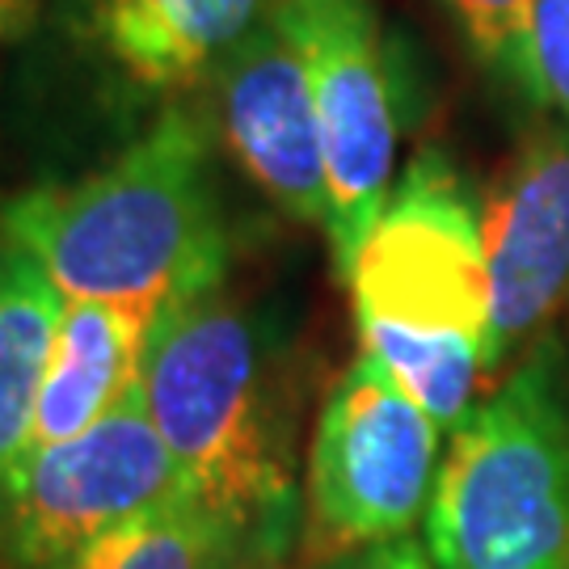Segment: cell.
<instances>
[{
  "mask_svg": "<svg viewBox=\"0 0 569 569\" xmlns=\"http://www.w3.org/2000/svg\"><path fill=\"white\" fill-rule=\"evenodd\" d=\"M0 241L34 258L63 300H106L161 317L169 305L224 283L228 232L207 114L169 106L89 178L9 199Z\"/></svg>",
  "mask_w": 569,
  "mask_h": 569,
  "instance_id": "obj_1",
  "label": "cell"
},
{
  "mask_svg": "<svg viewBox=\"0 0 569 569\" xmlns=\"http://www.w3.org/2000/svg\"><path fill=\"white\" fill-rule=\"evenodd\" d=\"M140 397L186 493L253 557H283L296 528L291 406L262 312L228 283L169 305L148 338Z\"/></svg>",
  "mask_w": 569,
  "mask_h": 569,
  "instance_id": "obj_2",
  "label": "cell"
},
{
  "mask_svg": "<svg viewBox=\"0 0 569 569\" xmlns=\"http://www.w3.org/2000/svg\"><path fill=\"white\" fill-rule=\"evenodd\" d=\"M427 549L435 569H569V380L552 338L451 435Z\"/></svg>",
  "mask_w": 569,
  "mask_h": 569,
  "instance_id": "obj_3",
  "label": "cell"
},
{
  "mask_svg": "<svg viewBox=\"0 0 569 569\" xmlns=\"http://www.w3.org/2000/svg\"><path fill=\"white\" fill-rule=\"evenodd\" d=\"M448 430L359 355L329 388L308 448L305 523L312 566L338 552L413 536L430 510Z\"/></svg>",
  "mask_w": 569,
  "mask_h": 569,
  "instance_id": "obj_4",
  "label": "cell"
},
{
  "mask_svg": "<svg viewBox=\"0 0 569 569\" xmlns=\"http://www.w3.org/2000/svg\"><path fill=\"white\" fill-rule=\"evenodd\" d=\"M359 342L427 338L486 350V216L443 152H418L346 274Z\"/></svg>",
  "mask_w": 569,
  "mask_h": 569,
  "instance_id": "obj_5",
  "label": "cell"
},
{
  "mask_svg": "<svg viewBox=\"0 0 569 569\" xmlns=\"http://www.w3.org/2000/svg\"><path fill=\"white\" fill-rule=\"evenodd\" d=\"M190 498L178 460L152 427L143 397L77 439L26 456L0 486V557L13 569H51L114 528Z\"/></svg>",
  "mask_w": 569,
  "mask_h": 569,
  "instance_id": "obj_6",
  "label": "cell"
},
{
  "mask_svg": "<svg viewBox=\"0 0 569 569\" xmlns=\"http://www.w3.org/2000/svg\"><path fill=\"white\" fill-rule=\"evenodd\" d=\"M312 84L329 164V253L338 274L363 249L392 194L397 93L376 0H274Z\"/></svg>",
  "mask_w": 569,
  "mask_h": 569,
  "instance_id": "obj_7",
  "label": "cell"
},
{
  "mask_svg": "<svg viewBox=\"0 0 569 569\" xmlns=\"http://www.w3.org/2000/svg\"><path fill=\"white\" fill-rule=\"evenodd\" d=\"M486 380L540 342L569 291V122L549 119L519 143L486 211Z\"/></svg>",
  "mask_w": 569,
  "mask_h": 569,
  "instance_id": "obj_8",
  "label": "cell"
},
{
  "mask_svg": "<svg viewBox=\"0 0 569 569\" xmlns=\"http://www.w3.org/2000/svg\"><path fill=\"white\" fill-rule=\"evenodd\" d=\"M220 127L241 169L296 224L329 228L326 136L296 39L279 13L249 34L211 77Z\"/></svg>",
  "mask_w": 569,
  "mask_h": 569,
  "instance_id": "obj_9",
  "label": "cell"
},
{
  "mask_svg": "<svg viewBox=\"0 0 569 569\" xmlns=\"http://www.w3.org/2000/svg\"><path fill=\"white\" fill-rule=\"evenodd\" d=\"M84 39L148 93H178L216 77L262 26L270 0H68Z\"/></svg>",
  "mask_w": 569,
  "mask_h": 569,
  "instance_id": "obj_10",
  "label": "cell"
},
{
  "mask_svg": "<svg viewBox=\"0 0 569 569\" xmlns=\"http://www.w3.org/2000/svg\"><path fill=\"white\" fill-rule=\"evenodd\" d=\"M152 326L157 312L148 308L63 300L26 456L77 439L89 427H98L106 413H114L127 397L140 392Z\"/></svg>",
  "mask_w": 569,
  "mask_h": 569,
  "instance_id": "obj_11",
  "label": "cell"
},
{
  "mask_svg": "<svg viewBox=\"0 0 569 569\" xmlns=\"http://www.w3.org/2000/svg\"><path fill=\"white\" fill-rule=\"evenodd\" d=\"M60 308L63 296L39 262L0 241V486L30 448Z\"/></svg>",
  "mask_w": 569,
  "mask_h": 569,
  "instance_id": "obj_12",
  "label": "cell"
},
{
  "mask_svg": "<svg viewBox=\"0 0 569 569\" xmlns=\"http://www.w3.org/2000/svg\"><path fill=\"white\" fill-rule=\"evenodd\" d=\"M253 557L224 519L194 498L140 515L51 569H237Z\"/></svg>",
  "mask_w": 569,
  "mask_h": 569,
  "instance_id": "obj_13",
  "label": "cell"
},
{
  "mask_svg": "<svg viewBox=\"0 0 569 569\" xmlns=\"http://www.w3.org/2000/svg\"><path fill=\"white\" fill-rule=\"evenodd\" d=\"M363 355L380 359L388 376L427 409L439 427L456 435L472 418L486 359L477 342H427V338H367Z\"/></svg>",
  "mask_w": 569,
  "mask_h": 569,
  "instance_id": "obj_14",
  "label": "cell"
},
{
  "mask_svg": "<svg viewBox=\"0 0 569 569\" xmlns=\"http://www.w3.org/2000/svg\"><path fill=\"white\" fill-rule=\"evenodd\" d=\"M456 21L465 26L477 60L498 81L536 106V81L528 63V0H448Z\"/></svg>",
  "mask_w": 569,
  "mask_h": 569,
  "instance_id": "obj_15",
  "label": "cell"
},
{
  "mask_svg": "<svg viewBox=\"0 0 569 569\" xmlns=\"http://www.w3.org/2000/svg\"><path fill=\"white\" fill-rule=\"evenodd\" d=\"M528 63L536 106L569 122V0H528Z\"/></svg>",
  "mask_w": 569,
  "mask_h": 569,
  "instance_id": "obj_16",
  "label": "cell"
},
{
  "mask_svg": "<svg viewBox=\"0 0 569 569\" xmlns=\"http://www.w3.org/2000/svg\"><path fill=\"white\" fill-rule=\"evenodd\" d=\"M312 569H435V561L413 536H397V540H385V545H363V549L326 557Z\"/></svg>",
  "mask_w": 569,
  "mask_h": 569,
  "instance_id": "obj_17",
  "label": "cell"
},
{
  "mask_svg": "<svg viewBox=\"0 0 569 569\" xmlns=\"http://www.w3.org/2000/svg\"><path fill=\"white\" fill-rule=\"evenodd\" d=\"M42 0H0V56L34 26Z\"/></svg>",
  "mask_w": 569,
  "mask_h": 569,
  "instance_id": "obj_18",
  "label": "cell"
},
{
  "mask_svg": "<svg viewBox=\"0 0 569 569\" xmlns=\"http://www.w3.org/2000/svg\"><path fill=\"white\" fill-rule=\"evenodd\" d=\"M237 569H283V557H244Z\"/></svg>",
  "mask_w": 569,
  "mask_h": 569,
  "instance_id": "obj_19",
  "label": "cell"
}]
</instances>
